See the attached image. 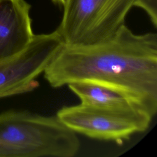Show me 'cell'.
Masks as SVG:
<instances>
[{"label":"cell","mask_w":157,"mask_h":157,"mask_svg":"<svg viewBox=\"0 0 157 157\" xmlns=\"http://www.w3.org/2000/svg\"><path fill=\"white\" fill-rule=\"evenodd\" d=\"M44 78L53 88L78 82L122 93L152 118L157 112V35L136 34L125 25L110 39L88 46L63 45Z\"/></svg>","instance_id":"obj_1"},{"label":"cell","mask_w":157,"mask_h":157,"mask_svg":"<svg viewBox=\"0 0 157 157\" xmlns=\"http://www.w3.org/2000/svg\"><path fill=\"white\" fill-rule=\"evenodd\" d=\"M67 86L80 103L113 111H142L122 93L110 87L88 82H74Z\"/></svg>","instance_id":"obj_7"},{"label":"cell","mask_w":157,"mask_h":157,"mask_svg":"<svg viewBox=\"0 0 157 157\" xmlns=\"http://www.w3.org/2000/svg\"><path fill=\"white\" fill-rule=\"evenodd\" d=\"M56 117L75 133L92 139L122 144L132 135L146 131L152 118L135 110L119 112L80 103L59 109Z\"/></svg>","instance_id":"obj_4"},{"label":"cell","mask_w":157,"mask_h":157,"mask_svg":"<svg viewBox=\"0 0 157 157\" xmlns=\"http://www.w3.org/2000/svg\"><path fill=\"white\" fill-rule=\"evenodd\" d=\"M80 146L76 133L56 115L0 113V157H73Z\"/></svg>","instance_id":"obj_2"},{"label":"cell","mask_w":157,"mask_h":157,"mask_svg":"<svg viewBox=\"0 0 157 157\" xmlns=\"http://www.w3.org/2000/svg\"><path fill=\"white\" fill-rule=\"evenodd\" d=\"M63 45L56 29L48 34H34L22 52L0 62V99L37 88L36 78L44 72Z\"/></svg>","instance_id":"obj_5"},{"label":"cell","mask_w":157,"mask_h":157,"mask_svg":"<svg viewBox=\"0 0 157 157\" xmlns=\"http://www.w3.org/2000/svg\"><path fill=\"white\" fill-rule=\"evenodd\" d=\"M136 0H67L56 29L63 45L82 47L112 37Z\"/></svg>","instance_id":"obj_3"},{"label":"cell","mask_w":157,"mask_h":157,"mask_svg":"<svg viewBox=\"0 0 157 157\" xmlns=\"http://www.w3.org/2000/svg\"><path fill=\"white\" fill-rule=\"evenodd\" d=\"M134 6L142 9L148 15L152 24L157 26V0H136Z\"/></svg>","instance_id":"obj_8"},{"label":"cell","mask_w":157,"mask_h":157,"mask_svg":"<svg viewBox=\"0 0 157 157\" xmlns=\"http://www.w3.org/2000/svg\"><path fill=\"white\" fill-rule=\"evenodd\" d=\"M53 3L56 4H58L60 6H62L63 7L64 6V4H66L67 0H52Z\"/></svg>","instance_id":"obj_9"},{"label":"cell","mask_w":157,"mask_h":157,"mask_svg":"<svg viewBox=\"0 0 157 157\" xmlns=\"http://www.w3.org/2000/svg\"><path fill=\"white\" fill-rule=\"evenodd\" d=\"M30 9L25 0H0V62L20 53L33 39Z\"/></svg>","instance_id":"obj_6"}]
</instances>
